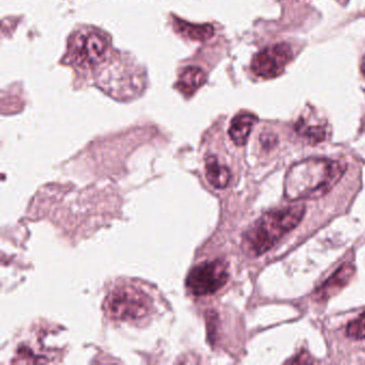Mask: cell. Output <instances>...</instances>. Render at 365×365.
I'll return each instance as SVG.
<instances>
[{
	"instance_id": "2",
	"label": "cell",
	"mask_w": 365,
	"mask_h": 365,
	"mask_svg": "<svg viewBox=\"0 0 365 365\" xmlns=\"http://www.w3.org/2000/svg\"><path fill=\"white\" fill-rule=\"evenodd\" d=\"M305 215V206L294 205L287 208L269 211L260 217L243 235V250L251 256H259L296 228Z\"/></svg>"
},
{
	"instance_id": "6",
	"label": "cell",
	"mask_w": 365,
	"mask_h": 365,
	"mask_svg": "<svg viewBox=\"0 0 365 365\" xmlns=\"http://www.w3.org/2000/svg\"><path fill=\"white\" fill-rule=\"evenodd\" d=\"M228 277L227 264L223 260L217 259L194 267L185 284L194 296H210L225 286Z\"/></svg>"
},
{
	"instance_id": "8",
	"label": "cell",
	"mask_w": 365,
	"mask_h": 365,
	"mask_svg": "<svg viewBox=\"0 0 365 365\" xmlns=\"http://www.w3.org/2000/svg\"><path fill=\"white\" fill-rule=\"evenodd\" d=\"M354 273V267L352 264H344L341 268L337 269L332 277H329L315 292L316 300L324 301L331 298L339 292L341 288L347 285Z\"/></svg>"
},
{
	"instance_id": "7",
	"label": "cell",
	"mask_w": 365,
	"mask_h": 365,
	"mask_svg": "<svg viewBox=\"0 0 365 365\" xmlns=\"http://www.w3.org/2000/svg\"><path fill=\"white\" fill-rule=\"evenodd\" d=\"M292 57V48L287 43L275 44L253 57L251 69L258 78H274L282 74Z\"/></svg>"
},
{
	"instance_id": "1",
	"label": "cell",
	"mask_w": 365,
	"mask_h": 365,
	"mask_svg": "<svg viewBox=\"0 0 365 365\" xmlns=\"http://www.w3.org/2000/svg\"><path fill=\"white\" fill-rule=\"evenodd\" d=\"M346 164L329 159H307L292 166L286 175L284 194L298 202L316 200L331 191L345 174Z\"/></svg>"
},
{
	"instance_id": "11",
	"label": "cell",
	"mask_w": 365,
	"mask_h": 365,
	"mask_svg": "<svg viewBox=\"0 0 365 365\" xmlns=\"http://www.w3.org/2000/svg\"><path fill=\"white\" fill-rule=\"evenodd\" d=\"M205 174L208 182L215 189H225L232 179L230 170L226 166L222 165L215 155L207 157Z\"/></svg>"
},
{
	"instance_id": "3",
	"label": "cell",
	"mask_w": 365,
	"mask_h": 365,
	"mask_svg": "<svg viewBox=\"0 0 365 365\" xmlns=\"http://www.w3.org/2000/svg\"><path fill=\"white\" fill-rule=\"evenodd\" d=\"M98 84L113 97L131 99L144 89V72L129 61H116L104 68Z\"/></svg>"
},
{
	"instance_id": "13",
	"label": "cell",
	"mask_w": 365,
	"mask_h": 365,
	"mask_svg": "<svg viewBox=\"0 0 365 365\" xmlns=\"http://www.w3.org/2000/svg\"><path fill=\"white\" fill-rule=\"evenodd\" d=\"M296 131L311 144H317L326 138V131L320 125H307L304 123H299Z\"/></svg>"
},
{
	"instance_id": "14",
	"label": "cell",
	"mask_w": 365,
	"mask_h": 365,
	"mask_svg": "<svg viewBox=\"0 0 365 365\" xmlns=\"http://www.w3.org/2000/svg\"><path fill=\"white\" fill-rule=\"evenodd\" d=\"M347 335L356 341L365 339V313L349 322L347 326Z\"/></svg>"
},
{
	"instance_id": "4",
	"label": "cell",
	"mask_w": 365,
	"mask_h": 365,
	"mask_svg": "<svg viewBox=\"0 0 365 365\" xmlns=\"http://www.w3.org/2000/svg\"><path fill=\"white\" fill-rule=\"evenodd\" d=\"M110 48V38L99 29H80L71 36L68 46L69 61L81 69H93L103 61Z\"/></svg>"
},
{
	"instance_id": "12",
	"label": "cell",
	"mask_w": 365,
	"mask_h": 365,
	"mask_svg": "<svg viewBox=\"0 0 365 365\" xmlns=\"http://www.w3.org/2000/svg\"><path fill=\"white\" fill-rule=\"evenodd\" d=\"M175 29L181 35L197 41H206L212 37L213 27L211 25H194L183 21H175Z\"/></svg>"
},
{
	"instance_id": "10",
	"label": "cell",
	"mask_w": 365,
	"mask_h": 365,
	"mask_svg": "<svg viewBox=\"0 0 365 365\" xmlns=\"http://www.w3.org/2000/svg\"><path fill=\"white\" fill-rule=\"evenodd\" d=\"M206 83V73L200 68H185L179 76L177 87L182 95L191 97Z\"/></svg>"
},
{
	"instance_id": "9",
	"label": "cell",
	"mask_w": 365,
	"mask_h": 365,
	"mask_svg": "<svg viewBox=\"0 0 365 365\" xmlns=\"http://www.w3.org/2000/svg\"><path fill=\"white\" fill-rule=\"evenodd\" d=\"M256 123H257V117L255 115L250 114V113H241V114L237 115L232 119L230 130H228L230 140L237 146H245Z\"/></svg>"
},
{
	"instance_id": "5",
	"label": "cell",
	"mask_w": 365,
	"mask_h": 365,
	"mask_svg": "<svg viewBox=\"0 0 365 365\" xmlns=\"http://www.w3.org/2000/svg\"><path fill=\"white\" fill-rule=\"evenodd\" d=\"M106 311L114 320H138L150 311L151 300L143 290L132 286L114 288L106 297Z\"/></svg>"
}]
</instances>
